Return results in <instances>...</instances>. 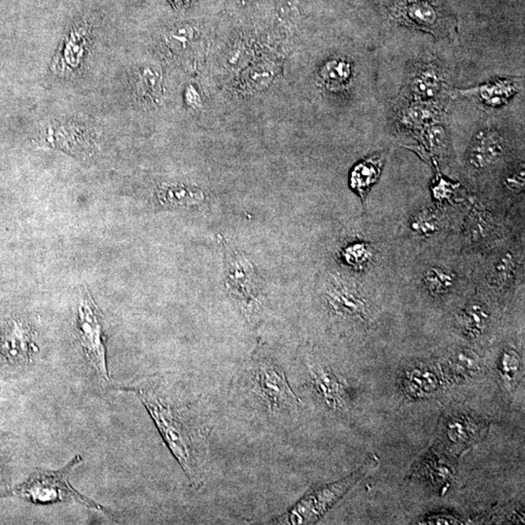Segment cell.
<instances>
[{
  "label": "cell",
  "mask_w": 525,
  "mask_h": 525,
  "mask_svg": "<svg viewBox=\"0 0 525 525\" xmlns=\"http://www.w3.org/2000/svg\"><path fill=\"white\" fill-rule=\"evenodd\" d=\"M139 397L175 460L195 489L203 487L208 470L211 425L198 400L180 402L161 378L122 388Z\"/></svg>",
  "instance_id": "obj_1"
},
{
  "label": "cell",
  "mask_w": 525,
  "mask_h": 525,
  "mask_svg": "<svg viewBox=\"0 0 525 525\" xmlns=\"http://www.w3.org/2000/svg\"><path fill=\"white\" fill-rule=\"evenodd\" d=\"M241 381L246 394L267 415L288 418L298 413L301 401L289 386L285 372L269 355L262 352L252 355Z\"/></svg>",
  "instance_id": "obj_2"
},
{
  "label": "cell",
  "mask_w": 525,
  "mask_h": 525,
  "mask_svg": "<svg viewBox=\"0 0 525 525\" xmlns=\"http://www.w3.org/2000/svg\"><path fill=\"white\" fill-rule=\"evenodd\" d=\"M225 257V285L228 293L251 324L259 320L265 303L264 280L253 262L238 249L221 240Z\"/></svg>",
  "instance_id": "obj_3"
},
{
  "label": "cell",
  "mask_w": 525,
  "mask_h": 525,
  "mask_svg": "<svg viewBox=\"0 0 525 525\" xmlns=\"http://www.w3.org/2000/svg\"><path fill=\"white\" fill-rule=\"evenodd\" d=\"M378 466V458L375 455L368 458L359 470L339 479L322 485H317L306 493L286 513L275 519L278 524H314L330 509H332L352 487L364 479L368 474L372 473Z\"/></svg>",
  "instance_id": "obj_4"
},
{
  "label": "cell",
  "mask_w": 525,
  "mask_h": 525,
  "mask_svg": "<svg viewBox=\"0 0 525 525\" xmlns=\"http://www.w3.org/2000/svg\"><path fill=\"white\" fill-rule=\"evenodd\" d=\"M77 455L73 460L60 471H38L28 481L18 487V492L26 499L36 504L55 502H75L83 504L86 507L105 511L92 500L87 499L80 493L71 487L68 478L77 464L81 462Z\"/></svg>",
  "instance_id": "obj_5"
},
{
  "label": "cell",
  "mask_w": 525,
  "mask_h": 525,
  "mask_svg": "<svg viewBox=\"0 0 525 525\" xmlns=\"http://www.w3.org/2000/svg\"><path fill=\"white\" fill-rule=\"evenodd\" d=\"M76 331L82 350L89 362L100 378L110 381L106 362L102 315L86 287L81 290L77 310Z\"/></svg>",
  "instance_id": "obj_6"
},
{
  "label": "cell",
  "mask_w": 525,
  "mask_h": 525,
  "mask_svg": "<svg viewBox=\"0 0 525 525\" xmlns=\"http://www.w3.org/2000/svg\"><path fill=\"white\" fill-rule=\"evenodd\" d=\"M304 358L310 384L321 401L334 412L349 410L351 398L346 381L314 354L307 352Z\"/></svg>",
  "instance_id": "obj_7"
},
{
  "label": "cell",
  "mask_w": 525,
  "mask_h": 525,
  "mask_svg": "<svg viewBox=\"0 0 525 525\" xmlns=\"http://www.w3.org/2000/svg\"><path fill=\"white\" fill-rule=\"evenodd\" d=\"M326 307L334 318L344 322L367 323L371 317L367 299L356 286L333 278L324 291Z\"/></svg>",
  "instance_id": "obj_8"
},
{
  "label": "cell",
  "mask_w": 525,
  "mask_h": 525,
  "mask_svg": "<svg viewBox=\"0 0 525 525\" xmlns=\"http://www.w3.org/2000/svg\"><path fill=\"white\" fill-rule=\"evenodd\" d=\"M489 430V423L471 413L455 412L445 416L442 423V441L445 449L460 455L474 442L482 441Z\"/></svg>",
  "instance_id": "obj_9"
},
{
  "label": "cell",
  "mask_w": 525,
  "mask_h": 525,
  "mask_svg": "<svg viewBox=\"0 0 525 525\" xmlns=\"http://www.w3.org/2000/svg\"><path fill=\"white\" fill-rule=\"evenodd\" d=\"M395 18L408 26L423 29L435 36H441L445 28L444 16L427 0H408L395 8Z\"/></svg>",
  "instance_id": "obj_10"
},
{
  "label": "cell",
  "mask_w": 525,
  "mask_h": 525,
  "mask_svg": "<svg viewBox=\"0 0 525 525\" xmlns=\"http://www.w3.org/2000/svg\"><path fill=\"white\" fill-rule=\"evenodd\" d=\"M504 150L499 132L490 128L482 129L474 135L467 150L466 161L471 168L481 171L499 160Z\"/></svg>",
  "instance_id": "obj_11"
},
{
  "label": "cell",
  "mask_w": 525,
  "mask_h": 525,
  "mask_svg": "<svg viewBox=\"0 0 525 525\" xmlns=\"http://www.w3.org/2000/svg\"><path fill=\"white\" fill-rule=\"evenodd\" d=\"M441 386V378L434 368L423 363L407 366L401 375L402 391L410 400L430 398Z\"/></svg>",
  "instance_id": "obj_12"
},
{
  "label": "cell",
  "mask_w": 525,
  "mask_h": 525,
  "mask_svg": "<svg viewBox=\"0 0 525 525\" xmlns=\"http://www.w3.org/2000/svg\"><path fill=\"white\" fill-rule=\"evenodd\" d=\"M442 77L437 68L431 65L418 63L408 74L407 88L412 99L418 102H430L441 92Z\"/></svg>",
  "instance_id": "obj_13"
},
{
  "label": "cell",
  "mask_w": 525,
  "mask_h": 525,
  "mask_svg": "<svg viewBox=\"0 0 525 525\" xmlns=\"http://www.w3.org/2000/svg\"><path fill=\"white\" fill-rule=\"evenodd\" d=\"M413 472L418 477L421 474L423 479L435 487L437 485L441 487L449 484L453 476L452 465L447 460V455L437 450H429V452L423 455Z\"/></svg>",
  "instance_id": "obj_14"
},
{
  "label": "cell",
  "mask_w": 525,
  "mask_h": 525,
  "mask_svg": "<svg viewBox=\"0 0 525 525\" xmlns=\"http://www.w3.org/2000/svg\"><path fill=\"white\" fill-rule=\"evenodd\" d=\"M383 156H372L359 161L350 174V186L360 196L363 201L367 198L368 192L378 182L383 171Z\"/></svg>",
  "instance_id": "obj_15"
},
{
  "label": "cell",
  "mask_w": 525,
  "mask_h": 525,
  "mask_svg": "<svg viewBox=\"0 0 525 525\" xmlns=\"http://www.w3.org/2000/svg\"><path fill=\"white\" fill-rule=\"evenodd\" d=\"M518 91V85L514 79H499L462 92L466 95H476L485 105L498 107L506 105Z\"/></svg>",
  "instance_id": "obj_16"
},
{
  "label": "cell",
  "mask_w": 525,
  "mask_h": 525,
  "mask_svg": "<svg viewBox=\"0 0 525 525\" xmlns=\"http://www.w3.org/2000/svg\"><path fill=\"white\" fill-rule=\"evenodd\" d=\"M457 323L467 338L477 339L485 332L490 323V312L484 304L470 302L460 310Z\"/></svg>",
  "instance_id": "obj_17"
},
{
  "label": "cell",
  "mask_w": 525,
  "mask_h": 525,
  "mask_svg": "<svg viewBox=\"0 0 525 525\" xmlns=\"http://www.w3.org/2000/svg\"><path fill=\"white\" fill-rule=\"evenodd\" d=\"M481 368V359L471 349H457L445 358L442 370L453 381L466 379L476 375Z\"/></svg>",
  "instance_id": "obj_18"
},
{
  "label": "cell",
  "mask_w": 525,
  "mask_h": 525,
  "mask_svg": "<svg viewBox=\"0 0 525 525\" xmlns=\"http://www.w3.org/2000/svg\"><path fill=\"white\" fill-rule=\"evenodd\" d=\"M351 66L343 60H333L326 63L320 70V80L330 91H339L349 83Z\"/></svg>",
  "instance_id": "obj_19"
},
{
  "label": "cell",
  "mask_w": 525,
  "mask_h": 525,
  "mask_svg": "<svg viewBox=\"0 0 525 525\" xmlns=\"http://www.w3.org/2000/svg\"><path fill=\"white\" fill-rule=\"evenodd\" d=\"M424 285L431 295L441 296L449 293L455 285V277L450 270L441 267H431L423 277Z\"/></svg>",
  "instance_id": "obj_20"
},
{
  "label": "cell",
  "mask_w": 525,
  "mask_h": 525,
  "mask_svg": "<svg viewBox=\"0 0 525 525\" xmlns=\"http://www.w3.org/2000/svg\"><path fill=\"white\" fill-rule=\"evenodd\" d=\"M203 198L201 191L181 186L166 187V189L161 190L159 193V200L161 203L169 204V206H193V204L201 203Z\"/></svg>",
  "instance_id": "obj_21"
},
{
  "label": "cell",
  "mask_w": 525,
  "mask_h": 525,
  "mask_svg": "<svg viewBox=\"0 0 525 525\" xmlns=\"http://www.w3.org/2000/svg\"><path fill=\"white\" fill-rule=\"evenodd\" d=\"M436 116L437 110L428 107L426 102H420V105H413L403 108L400 122L407 128L418 129V127L428 124Z\"/></svg>",
  "instance_id": "obj_22"
},
{
  "label": "cell",
  "mask_w": 525,
  "mask_h": 525,
  "mask_svg": "<svg viewBox=\"0 0 525 525\" xmlns=\"http://www.w3.org/2000/svg\"><path fill=\"white\" fill-rule=\"evenodd\" d=\"M410 229L423 237H430L440 229V221L436 214L425 209L413 216L410 222Z\"/></svg>",
  "instance_id": "obj_23"
},
{
  "label": "cell",
  "mask_w": 525,
  "mask_h": 525,
  "mask_svg": "<svg viewBox=\"0 0 525 525\" xmlns=\"http://www.w3.org/2000/svg\"><path fill=\"white\" fill-rule=\"evenodd\" d=\"M499 370L503 378L513 381L518 378L521 371V356L516 350L507 349L501 355Z\"/></svg>",
  "instance_id": "obj_24"
},
{
  "label": "cell",
  "mask_w": 525,
  "mask_h": 525,
  "mask_svg": "<svg viewBox=\"0 0 525 525\" xmlns=\"http://www.w3.org/2000/svg\"><path fill=\"white\" fill-rule=\"evenodd\" d=\"M344 257L347 264L362 267L373 258V250L367 243H354L344 250Z\"/></svg>",
  "instance_id": "obj_25"
},
{
  "label": "cell",
  "mask_w": 525,
  "mask_h": 525,
  "mask_svg": "<svg viewBox=\"0 0 525 525\" xmlns=\"http://www.w3.org/2000/svg\"><path fill=\"white\" fill-rule=\"evenodd\" d=\"M28 338H26L25 332L22 329L18 328V326H15L12 332L7 336L4 347L8 349L7 351L9 354L12 349H14L11 354L13 357L26 358L28 354Z\"/></svg>",
  "instance_id": "obj_26"
},
{
  "label": "cell",
  "mask_w": 525,
  "mask_h": 525,
  "mask_svg": "<svg viewBox=\"0 0 525 525\" xmlns=\"http://www.w3.org/2000/svg\"><path fill=\"white\" fill-rule=\"evenodd\" d=\"M424 142L427 147L432 151H440L444 149L447 142V135L442 127L432 126L424 132Z\"/></svg>",
  "instance_id": "obj_27"
},
{
  "label": "cell",
  "mask_w": 525,
  "mask_h": 525,
  "mask_svg": "<svg viewBox=\"0 0 525 525\" xmlns=\"http://www.w3.org/2000/svg\"><path fill=\"white\" fill-rule=\"evenodd\" d=\"M193 37H195V29L192 26L188 25L179 26L171 31V42H174L180 47H185L193 41Z\"/></svg>",
  "instance_id": "obj_28"
},
{
  "label": "cell",
  "mask_w": 525,
  "mask_h": 525,
  "mask_svg": "<svg viewBox=\"0 0 525 525\" xmlns=\"http://www.w3.org/2000/svg\"><path fill=\"white\" fill-rule=\"evenodd\" d=\"M421 524H462L461 519L452 513H437L429 514Z\"/></svg>",
  "instance_id": "obj_29"
},
{
  "label": "cell",
  "mask_w": 525,
  "mask_h": 525,
  "mask_svg": "<svg viewBox=\"0 0 525 525\" xmlns=\"http://www.w3.org/2000/svg\"><path fill=\"white\" fill-rule=\"evenodd\" d=\"M457 185V184H456ZM452 183L438 176L437 183L435 182L433 187V195L438 201L447 200L452 195L453 189L456 187Z\"/></svg>",
  "instance_id": "obj_30"
},
{
  "label": "cell",
  "mask_w": 525,
  "mask_h": 525,
  "mask_svg": "<svg viewBox=\"0 0 525 525\" xmlns=\"http://www.w3.org/2000/svg\"><path fill=\"white\" fill-rule=\"evenodd\" d=\"M514 260L510 255L504 256L499 264L496 267V272L499 275V278L502 282H507L514 270Z\"/></svg>",
  "instance_id": "obj_31"
},
{
  "label": "cell",
  "mask_w": 525,
  "mask_h": 525,
  "mask_svg": "<svg viewBox=\"0 0 525 525\" xmlns=\"http://www.w3.org/2000/svg\"><path fill=\"white\" fill-rule=\"evenodd\" d=\"M508 187L513 191H521L524 187V172L519 171L511 174L507 180Z\"/></svg>",
  "instance_id": "obj_32"
},
{
  "label": "cell",
  "mask_w": 525,
  "mask_h": 525,
  "mask_svg": "<svg viewBox=\"0 0 525 525\" xmlns=\"http://www.w3.org/2000/svg\"><path fill=\"white\" fill-rule=\"evenodd\" d=\"M188 1H189V0H174V4L179 5V6L186 4Z\"/></svg>",
  "instance_id": "obj_33"
}]
</instances>
